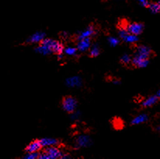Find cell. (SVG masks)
Instances as JSON below:
<instances>
[{
  "instance_id": "obj_1",
  "label": "cell",
  "mask_w": 160,
  "mask_h": 159,
  "mask_svg": "<svg viewBox=\"0 0 160 159\" xmlns=\"http://www.w3.org/2000/svg\"><path fill=\"white\" fill-rule=\"evenodd\" d=\"M63 152L59 150L56 146H50L47 147L43 151H40L39 159H55L62 158Z\"/></svg>"
},
{
  "instance_id": "obj_2",
  "label": "cell",
  "mask_w": 160,
  "mask_h": 159,
  "mask_svg": "<svg viewBox=\"0 0 160 159\" xmlns=\"http://www.w3.org/2000/svg\"><path fill=\"white\" fill-rule=\"evenodd\" d=\"M62 106L67 113L72 114L76 111V106H77V101L74 97L71 95L65 96L62 100Z\"/></svg>"
},
{
  "instance_id": "obj_3",
  "label": "cell",
  "mask_w": 160,
  "mask_h": 159,
  "mask_svg": "<svg viewBox=\"0 0 160 159\" xmlns=\"http://www.w3.org/2000/svg\"><path fill=\"white\" fill-rule=\"evenodd\" d=\"M152 53L153 52L152 51V49L149 47H148V46L139 45L136 48L134 55L139 56L141 58H143V59H148L152 56Z\"/></svg>"
},
{
  "instance_id": "obj_4",
  "label": "cell",
  "mask_w": 160,
  "mask_h": 159,
  "mask_svg": "<svg viewBox=\"0 0 160 159\" xmlns=\"http://www.w3.org/2000/svg\"><path fill=\"white\" fill-rule=\"evenodd\" d=\"M126 29L132 34L138 35L141 34L142 33V31H143L144 24L142 23H136V22H134V23L128 24L127 27H126Z\"/></svg>"
},
{
  "instance_id": "obj_5",
  "label": "cell",
  "mask_w": 160,
  "mask_h": 159,
  "mask_svg": "<svg viewBox=\"0 0 160 159\" xmlns=\"http://www.w3.org/2000/svg\"><path fill=\"white\" fill-rule=\"evenodd\" d=\"M148 62L149 61L148 59H143L134 55V57L132 58V65L135 68H144L148 66Z\"/></svg>"
},
{
  "instance_id": "obj_6",
  "label": "cell",
  "mask_w": 160,
  "mask_h": 159,
  "mask_svg": "<svg viewBox=\"0 0 160 159\" xmlns=\"http://www.w3.org/2000/svg\"><path fill=\"white\" fill-rule=\"evenodd\" d=\"M42 145L41 144L40 140H34L30 144H29L25 148L26 153H31V152L40 151L42 148Z\"/></svg>"
},
{
  "instance_id": "obj_7",
  "label": "cell",
  "mask_w": 160,
  "mask_h": 159,
  "mask_svg": "<svg viewBox=\"0 0 160 159\" xmlns=\"http://www.w3.org/2000/svg\"><path fill=\"white\" fill-rule=\"evenodd\" d=\"M95 27H94L93 24H90L89 26L87 27V28L86 30H84L81 33H79V34L78 35L76 39H77V41H80V40L84 39V38H90L91 36H92L95 34Z\"/></svg>"
},
{
  "instance_id": "obj_8",
  "label": "cell",
  "mask_w": 160,
  "mask_h": 159,
  "mask_svg": "<svg viewBox=\"0 0 160 159\" xmlns=\"http://www.w3.org/2000/svg\"><path fill=\"white\" fill-rule=\"evenodd\" d=\"M44 38H45V33L44 32H37L32 34L25 41L26 44H33V43H40Z\"/></svg>"
},
{
  "instance_id": "obj_9",
  "label": "cell",
  "mask_w": 160,
  "mask_h": 159,
  "mask_svg": "<svg viewBox=\"0 0 160 159\" xmlns=\"http://www.w3.org/2000/svg\"><path fill=\"white\" fill-rule=\"evenodd\" d=\"M91 45V39L90 38H86L84 39H82L78 41L77 43V49L78 51L81 52H86L89 50Z\"/></svg>"
},
{
  "instance_id": "obj_10",
  "label": "cell",
  "mask_w": 160,
  "mask_h": 159,
  "mask_svg": "<svg viewBox=\"0 0 160 159\" xmlns=\"http://www.w3.org/2000/svg\"><path fill=\"white\" fill-rule=\"evenodd\" d=\"M50 49L52 53H54L56 55L62 54L64 52V46L63 45L58 41L56 40H52L50 44Z\"/></svg>"
},
{
  "instance_id": "obj_11",
  "label": "cell",
  "mask_w": 160,
  "mask_h": 159,
  "mask_svg": "<svg viewBox=\"0 0 160 159\" xmlns=\"http://www.w3.org/2000/svg\"><path fill=\"white\" fill-rule=\"evenodd\" d=\"M76 144L79 147H89L91 144V140L89 136H86V135H81L76 140Z\"/></svg>"
},
{
  "instance_id": "obj_12",
  "label": "cell",
  "mask_w": 160,
  "mask_h": 159,
  "mask_svg": "<svg viewBox=\"0 0 160 159\" xmlns=\"http://www.w3.org/2000/svg\"><path fill=\"white\" fill-rule=\"evenodd\" d=\"M41 144L43 147H50V146H57L59 144V141L53 138H42L40 139Z\"/></svg>"
},
{
  "instance_id": "obj_13",
  "label": "cell",
  "mask_w": 160,
  "mask_h": 159,
  "mask_svg": "<svg viewBox=\"0 0 160 159\" xmlns=\"http://www.w3.org/2000/svg\"><path fill=\"white\" fill-rule=\"evenodd\" d=\"M159 98L158 97L157 95L150 96L149 98H148L146 100L144 101V102H142V107L147 108V107H151V106L154 105L155 104H156L158 102H159Z\"/></svg>"
},
{
  "instance_id": "obj_14",
  "label": "cell",
  "mask_w": 160,
  "mask_h": 159,
  "mask_svg": "<svg viewBox=\"0 0 160 159\" xmlns=\"http://www.w3.org/2000/svg\"><path fill=\"white\" fill-rule=\"evenodd\" d=\"M82 83L81 78L79 77H70L66 80V84L68 87H78L80 86Z\"/></svg>"
},
{
  "instance_id": "obj_15",
  "label": "cell",
  "mask_w": 160,
  "mask_h": 159,
  "mask_svg": "<svg viewBox=\"0 0 160 159\" xmlns=\"http://www.w3.org/2000/svg\"><path fill=\"white\" fill-rule=\"evenodd\" d=\"M148 120V115L146 114H141V115H138L135 118L132 120V125H138L141 123H143Z\"/></svg>"
},
{
  "instance_id": "obj_16",
  "label": "cell",
  "mask_w": 160,
  "mask_h": 159,
  "mask_svg": "<svg viewBox=\"0 0 160 159\" xmlns=\"http://www.w3.org/2000/svg\"><path fill=\"white\" fill-rule=\"evenodd\" d=\"M100 49H99L98 45H94L91 48L90 51H89V56H90L91 58H95L97 57V56H98L99 55H100Z\"/></svg>"
},
{
  "instance_id": "obj_17",
  "label": "cell",
  "mask_w": 160,
  "mask_h": 159,
  "mask_svg": "<svg viewBox=\"0 0 160 159\" xmlns=\"http://www.w3.org/2000/svg\"><path fill=\"white\" fill-rule=\"evenodd\" d=\"M138 41V35L135 34H132L129 33L127 35V37L124 39V41L128 43H131V44H134V43L137 42Z\"/></svg>"
},
{
  "instance_id": "obj_18",
  "label": "cell",
  "mask_w": 160,
  "mask_h": 159,
  "mask_svg": "<svg viewBox=\"0 0 160 159\" xmlns=\"http://www.w3.org/2000/svg\"><path fill=\"white\" fill-rule=\"evenodd\" d=\"M132 56H129V55L125 54L121 58V62L123 64V65H126V66L130 65V64H132Z\"/></svg>"
},
{
  "instance_id": "obj_19",
  "label": "cell",
  "mask_w": 160,
  "mask_h": 159,
  "mask_svg": "<svg viewBox=\"0 0 160 159\" xmlns=\"http://www.w3.org/2000/svg\"><path fill=\"white\" fill-rule=\"evenodd\" d=\"M148 8H149L151 12L153 13H158L160 12V6L158 3H150Z\"/></svg>"
},
{
  "instance_id": "obj_20",
  "label": "cell",
  "mask_w": 160,
  "mask_h": 159,
  "mask_svg": "<svg viewBox=\"0 0 160 159\" xmlns=\"http://www.w3.org/2000/svg\"><path fill=\"white\" fill-rule=\"evenodd\" d=\"M40 151L38 152H31V153H27L23 156V158L25 159H36L39 158Z\"/></svg>"
},
{
  "instance_id": "obj_21",
  "label": "cell",
  "mask_w": 160,
  "mask_h": 159,
  "mask_svg": "<svg viewBox=\"0 0 160 159\" xmlns=\"http://www.w3.org/2000/svg\"><path fill=\"white\" fill-rule=\"evenodd\" d=\"M78 49H76V48L72 47H68L66 48V49H64V52L66 55H68V56H74V55L76 54V52H77Z\"/></svg>"
},
{
  "instance_id": "obj_22",
  "label": "cell",
  "mask_w": 160,
  "mask_h": 159,
  "mask_svg": "<svg viewBox=\"0 0 160 159\" xmlns=\"http://www.w3.org/2000/svg\"><path fill=\"white\" fill-rule=\"evenodd\" d=\"M108 41L110 45L113 46V47H115L118 45H119L120 43V40L118 38H114V37H110V38H108Z\"/></svg>"
},
{
  "instance_id": "obj_23",
  "label": "cell",
  "mask_w": 160,
  "mask_h": 159,
  "mask_svg": "<svg viewBox=\"0 0 160 159\" xmlns=\"http://www.w3.org/2000/svg\"><path fill=\"white\" fill-rule=\"evenodd\" d=\"M157 96H158V97H159V98H160V90H159V91H158V93H157Z\"/></svg>"
},
{
  "instance_id": "obj_24",
  "label": "cell",
  "mask_w": 160,
  "mask_h": 159,
  "mask_svg": "<svg viewBox=\"0 0 160 159\" xmlns=\"http://www.w3.org/2000/svg\"><path fill=\"white\" fill-rule=\"evenodd\" d=\"M145 1H147V0H139V2H140L141 3H143L144 2H145Z\"/></svg>"
},
{
  "instance_id": "obj_25",
  "label": "cell",
  "mask_w": 160,
  "mask_h": 159,
  "mask_svg": "<svg viewBox=\"0 0 160 159\" xmlns=\"http://www.w3.org/2000/svg\"><path fill=\"white\" fill-rule=\"evenodd\" d=\"M157 130L160 131V126H159V127H157Z\"/></svg>"
},
{
  "instance_id": "obj_26",
  "label": "cell",
  "mask_w": 160,
  "mask_h": 159,
  "mask_svg": "<svg viewBox=\"0 0 160 159\" xmlns=\"http://www.w3.org/2000/svg\"><path fill=\"white\" fill-rule=\"evenodd\" d=\"M159 3V6H160V1H159V3Z\"/></svg>"
}]
</instances>
